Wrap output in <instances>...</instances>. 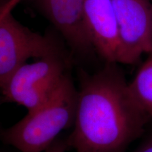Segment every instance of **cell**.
I'll list each match as a JSON object with an SVG mask.
<instances>
[{
  "instance_id": "obj_3",
  "label": "cell",
  "mask_w": 152,
  "mask_h": 152,
  "mask_svg": "<svg viewBox=\"0 0 152 152\" xmlns=\"http://www.w3.org/2000/svg\"><path fill=\"white\" fill-rule=\"evenodd\" d=\"M66 60L58 54L24 64L0 87L4 98L28 112L37 109L52 96L68 74Z\"/></svg>"
},
{
  "instance_id": "obj_6",
  "label": "cell",
  "mask_w": 152,
  "mask_h": 152,
  "mask_svg": "<svg viewBox=\"0 0 152 152\" xmlns=\"http://www.w3.org/2000/svg\"><path fill=\"white\" fill-rule=\"evenodd\" d=\"M83 21L93 49L106 63H118L120 33L111 0H85Z\"/></svg>"
},
{
  "instance_id": "obj_2",
  "label": "cell",
  "mask_w": 152,
  "mask_h": 152,
  "mask_svg": "<svg viewBox=\"0 0 152 152\" xmlns=\"http://www.w3.org/2000/svg\"><path fill=\"white\" fill-rule=\"evenodd\" d=\"M77 100V90L67 74L47 102L1 130L0 137L20 152H45L60 133L73 126Z\"/></svg>"
},
{
  "instance_id": "obj_12",
  "label": "cell",
  "mask_w": 152,
  "mask_h": 152,
  "mask_svg": "<svg viewBox=\"0 0 152 152\" xmlns=\"http://www.w3.org/2000/svg\"><path fill=\"white\" fill-rule=\"evenodd\" d=\"M151 54H152V52H151Z\"/></svg>"
},
{
  "instance_id": "obj_9",
  "label": "cell",
  "mask_w": 152,
  "mask_h": 152,
  "mask_svg": "<svg viewBox=\"0 0 152 152\" xmlns=\"http://www.w3.org/2000/svg\"><path fill=\"white\" fill-rule=\"evenodd\" d=\"M134 152H152V133L144 139Z\"/></svg>"
},
{
  "instance_id": "obj_5",
  "label": "cell",
  "mask_w": 152,
  "mask_h": 152,
  "mask_svg": "<svg viewBox=\"0 0 152 152\" xmlns=\"http://www.w3.org/2000/svg\"><path fill=\"white\" fill-rule=\"evenodd\" d=\"M117 18L121 49L118 63L133 64L152 52L151 0H111Z\"/></svg>"
},
{
  "instance_id": "obj_11",
  "label": "cell",
  "mask_w": 152,
  "mask_h": 152,
  "mask_svg": "<svg viewBox=\"0 0 152 152\" xmlns=\"http://www.w3.org/2000/svg\"><path fill=\"white\" fill-rule=\"evenodd\" d=\"M13 0H0V6H4L9 2H11Z\"/></svg>"
},
{
  "instance_id": "obj_4",
  "label": "cell",
  "mask_w": 152,
  "mask_h": 152,
  "mask_svg": "<svg viewBox=\"0 0 152 152\" xmlns=\"http://www.w3.org/2000/svg\"><path fill=\"white\" fill-rule=\"evenodd\" d=\"M20 1L0 6V87L30 58L62 54L52 38L31 31L13 16L11 11Z\"/></svg>"
},
{
  "instance_id": "obj_8",
  "label": "cell",
  "mask_w": 152,
  "mask_h": 152,
  "mask_svg": "<svg viewBox=\"0 0 152 152\" xmlns=\"http://www.w3.org/2000/svg\"><path fill=\"white\" fill-rule=\"evenodd\" d=\"M129 85L138 103L150 117L152 116V54Z\"/></svg>"
},
{
  "instance_id": "obj_10",
  "label": "cell",
  "mask_w": 152,
  "mask_h": 152,
  "mask_svg": "<svg viewBox=\"0 0 152 152\" xmlns=\"http://www.w3.org/2000/svg\"><path fill=\"white\" fill-rule=\"evenodd\" d=\"M66 141L57 140L54 144L45 152H66L68 149Z\"/></svg>"
},
{
  "instance_id": "obj_1",
  "label": "cell",
  "mask_w": 152,
  "mask_h": 152,
  "mask_svg": "<svg viewBox=\"0 0 152 152\" xmlns=\"http://www.w3.org/2000/svg\"><path fill=\"white\" fill-rule=\"evenodd\" d=\"M122 71L107 63L82 79L73 130L66 140L75 152H125L149 118Z\"/></svg>"
},
{
  "instance_id": "obj_7",
  "label": "cell",
  "mask_w": 152,
  "mask_h": 152,
  "mask_svg": "<svg viewBox=\"0 0 152 152\" xmlns=\"http://www.w3.org/2000/svg\"><path fill=\"white\" fill-rule=\"evenodd\" d=\"M85 0H37L45 16L74 52L87 54L93 49L83 21Z\"/></svg>"
}]
</instances>
